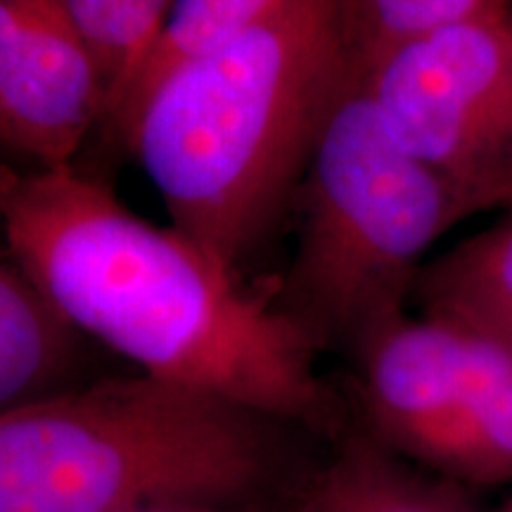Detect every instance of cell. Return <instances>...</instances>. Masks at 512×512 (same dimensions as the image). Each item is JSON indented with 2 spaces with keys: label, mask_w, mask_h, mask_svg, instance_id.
Masks as SVG:
<instances>
[{
  "label": "cell",
  "mask_w": 512,
  "mask_h": 512,
  "mask_svg": "<svg viewBox=\"0 0 512 512\" xmlns=\"http://www.w3.org/2000/svg\"><path fill=\"white\" fill-rule=\"evenodd\" d=\"M91 46L107 83V107L136 72L174 0H57ZM105 119V117H102Z\"/></svg>",
  "instance_id": "12"
},
{
  "label": "cell",
  "mask_w": 512,
  "mask_h": 512,
  "mask_svg": "<svg viewBox=\"0 0 512 512\" xmlns=\"http://www.w3.org/2000/svg\"><path fill=\"white\" fill-rule=\"evenodd\" d=\"M358 427L418 463L460 413L512 370V349L456 325L403 316L351 356Z\"/></svg>",
  "instance_id": "6"
},
{
  "label": "cell",
  "mask_w": 512,
  "mask_h": 512,
  "mask_svg": "<svg viewBox=\"0 0 512 512\" xmlns=\"http://www.w3.org/2000/svg\"><path fill=\"white\" fill-rule=\"evenodd\" d=\"M418 316L456 325L512 349V209L420 268Z\"/></svg>",
  "instance_id": "10"
},
{
  "label": "cell",
  "mask_w": 512,
  "mask_h": 512,
  "mask_svg": "<svg viewBox=\"0 0 512 512\" xmlns=\"http://www.w3.org/2000/svg\"><path fill=\"white\" fill-rule=\"evenodd\" d=\"M342 5L358 72L408 38L512 15V0H342Z\"/></svg>",
  "instance_id": "13"
},
{
  "label": "cell",
  "mask_w": 512,
  "mask_h": 512,
  "mask_svg": "<svg viewBox=\"0 0 512 512\" xmlns=\"http://www.w3.org/2000/svg\"><path fill=\"white\" fill-rule=\"evenodd\" d=\"M330 456L304 472L283 512H482L470 486L441 477L347 427Z\"/></svg>",
  "instance_id": "8"
},
{
  "label": "cell",
  "mask_w": 512,
  "mask_h": 512,
  "mask_svg": "<svg viewBox=\"0 0 512 512\" xmlns=\"http://www.w3.org/2000/svg\"><path fill=\"white\" fill-rule=\"evenodd\" d=\"M294 427L147 375L98 377L0 413V512L166 501L266 510L302 477Z\"/></svg>",
  "instance_id": "3"
},
{
  "label": "cell",
  "mask_w": 512,
  "mask_h": 512,
  "mask_svg": "<svg viewBox=\"0 0 512 512\" xmlns=\"http://www.w3.org/2000/svg\"><path fill=\"white\" fill-rule=\"evenodd\" d=\"M0 230L64 323L140 375L320 437L349 427L318 373L320 349L275 299L249 292L183 230L138 216L74 164L0 166Z\"/></svg>",
  "instance_id": "1"
},
{
  "label": "cell",
  "mask_w": 512,
  "mask_h": 512,
  "mask_svg": "<svg viewBox=\"0 0 512 512\" xmlns=\"http://www.w3.org/2000/svg\"><path fill=\"white\" fill-rule=\"evenodd\" d=\"M124 512H264L249 508H233V505H216V503H192V501H166V503H150L128 508Z\"/></svg>",
  "instance_id": "15"
},
{
  "label": "cell",
  "mask_w": 512,
  "mask_h": 512,
  "mask_svg": "<svg viewBox=\"0 0 512 512\" xmlns=\"http://www.w3.org/2000/svg\"><path fill=\"white\" fill-rule=\"evenodd\" d=\"M88 339L0 247V413L86 382Z\"/></svg>",
  "instance_id": "9"
},
{
  "label": "cell",
  "mask_w": 512,
  "mask_h": 512,
  "mask_svg": "<svg viewBox=\"0 0 512 512\" xmlns=\"http://www.w3.org/2000/svg\"><path fill=\"white\" fill-rule=\"evenodd\" d=\"M494 512H512V498H508V501H505L501 508H496Z\"/></svg>",
  "instance_id": "16"
},
{
  "label": "cell",
  "mask_w": 512,
  "mask_h": 512,
  "mask_svg": "<svg viewBox=\"0 0 512 512\" xmlns=\"http://www.w3.org/2000/svg\"><path fill=\"white\" fill-rule=\"evenodd\" d=\"M356 83L342 0H290L166 76L121 143L171 226L238 271L297 200L325 126Z\"/></svg>",
  "instance_id": "2"
},
{
  "label": "cell",
  "mask_w": 512,
  "mask_h": 512,
  "mask_svg": "<svg viewBox=\"0 0 512 512\" xmlns=\"http://www.w3.org/2000/svg\"><path fill=\"white\" fill-rule=\"evenodd\" d=\"M19 19H22V0H0V79L15 46Z\"/></svg>",
  "instance_id": "14"
},
{
  "label": "cell",
  "mask_w": 512,
  "mask_h": 512,
  "mask_svg": "<svg viewBox=\"0 0 512 512\" xmlns=\"http://www.w3.org/2000/svg\"><path fill=\"white\" fill-rule=\"evenodd\" d=\"M294 202L297 249L275 302L320 351L349 356L408 316L427 252L475 216L396 145L358 83L325 126Z\"/></svg>",
  "instance_id": "4"
},
{
  "label": "cell",
  "mask_w": 512,
  "mask_h": 512,
  "mask_svg": "<svg viewBox=\"0 0 512 512\" xmlns=\"http://www.w3.org/2000/svg\"><path fill=\"white\" fill-rule=\"evenodd\" d=\"M107 107L91 46L57 0H22L0 79V147L34 169L69 166Z\"/></svg>",
  "instance_id": "7"
},
{
  "label": "cell",
  "mask_w": 512,
  "mask_h": 512,
  "mask_svg": "<svg viewBox=\"0 0 512 512\" xmlns=\"http://www.w3.org/2000/svg\"><path fill=\"white\" fill-rule=\"evenodd\" d=\"M358 86L396 145L472 214L512 209V15L396 43Z\"/></svg>",
  "instance_id": "5"
},
{
  "label": "cell",
  "mask_w": 512,
  "mask_h": 512,
  "mask_svg": "<svg viewBox=\"0 0 512 512\" xmlns=\"http://www.w3.org/2000/svg\"><path fill=\"white\" fill-rule=\"evenodd\" d=\"M287 3L290 0H174L157 38L114 98L102 124L124 140L140 105L166 76L233 43Z\"/></svg>",
  "instance_id": "11"
}]
</instances>
